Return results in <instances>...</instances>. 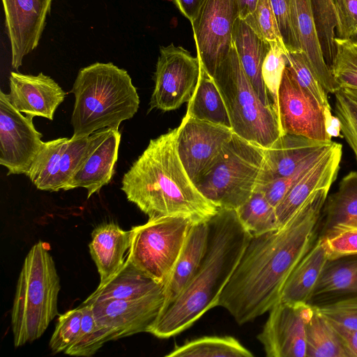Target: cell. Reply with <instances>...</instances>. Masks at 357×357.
Instances as JSON below:
<instances>
[{"instance_id": "6da1fadb", "label": "cell", "mask_w": 357, "mask_h": 357, "mask_svg": "<svg viewBox=\"0 0 357 357\" xmlns=\"http://www.w3.org/2000/svg\"><path fill=\"white\" fill-rule=\"evenodd\" d=\"M329 190L317 192L282 227L252 236L218 302L238 324L253 321L280 301L290 273L319 237Z\"/></svg>"}, {"instance_id": "7a4b0ae2", "label": "cell", "mask_w": 357, "mask_h": 357, "mask_svg": "<svg viewBox=\"0 0 357 357\" xmlns=\"http://www.w3.org/2000/svg\"><path fill=\"white\" fill-rule=\"evenodd\" d=\"M177 128L151 139L124 174L121 190L149 219L183 216L208 221L218 208L197 189L176 147Z\"/></svg>"}, {"instance_id": "3957f363", "label": "cell", "mask_w": 357, "mask_h": 357, "mask_svg": "<svg viewBox=\"0 0 357 357\" xmlns=\"http://www.w3.org/2000/svg\"><path fill=\"white\" fill-rule=\"evenodd\" d=\"M208 223V247L198 270L149 330L148 333L158 338L181 333L207 311L218 306L220 295L252 238L236 210L218 208Z\"/></svg>"}, {"instance_id": "277c9868", "label": "cell", "mask_w": 357, "mask_h": 357, "mask_svg": "<svg viewBox=\"0 0 357 357\" xmlns=\"http://www.w3.org/2000/svg\"><path fill=\"white\" fill-rule=\"evenodd\" d=\"M73 137H88L105 128H119L132 119L139 97L128 72L112 63L96 62L78 72L72 89Z\"/></svg>"}, {"instance_id": "5b68a950", "label": "cell", "mask_w": 357, "mask_h": 357, "mask_svg": "<svg viewBox=\"0 0 357 357\" xmlns=\"http://www.w3.org/2000/svg\"><path fill=\"white\" fill-rule=\"evenodd\" d=\"M60 279L49 249L43 241L26 256L17 280L11 310L15 347L42 336L58 315Z\"/></svg>"}, {"instance_id": "8992f818", "label": "cell", "mask_w": 357, "mask_h": 357, "mask_svg": "<svg viewBox=\"0 0 357 357\" xmlns=\"http://www.w3.org/2000/svg\"><path fill=\"white\" fill-rule=\"evenodd\" d=\"M213 78L225 103L233 132L264 149L272 146L282 135L277 114L261 100L234 45Z\"/></svg>"}, {"instance_id": "52a82bcc", "label": "cell", "mask_w": 357, "mask_h": 357, "mask_svg": "<svg viewBox=\"0 0 357 357\" xmlns=\"http://www.w3.org/2000/svg\"><path fill=\"white\" fill-rule=\"evenodd\" d=\"M264 158V148L233 133L195 185L218 208L236 210L256 190Z\"/></svg>"}, {"instance_id": "ba28073f", "label": "cell", "mask_w": 357, "mask_h": 357, "mask_svg": "<svg viewBox=\"0 0 357 357\" xmlns=\"http://www.w3.org/2000/svg\"><path fill=\"white\" fill-rule=\"evenodd\" d=\"M195 222L187 217L163 216L132 227L128 259L142 272L165 284Z\"/></svg>"}, {"instance_id": "9c48e42d", "label": "cell", "mask_w": 357, "mask_h": 357, "mask_svg": "<svg viewBox=\"0 0 357 357\" xmlns=\"http://www.w3.org/2000/svg\"><path fill=\"white\" fill-rule=\"evenodd\" d=\"M199 76V60L181 46L172 43L160 48L155 72V86L150 110H175L188 102Z\"/></svg>"}, {"instance_id": "30bf717a", "label": "cell", "mask_w": 357, "mask_h": 357, "mask_svg": "<svg viewBox=\"0 0 357 357\" xmlns=\"http://www.w3.org/2000/svg\"><path fill=\"white\" fill-rule=\"evenodd\" d=\"M238 17L237 0H206L191 22L197 56L211 77L233 46V28Z\"/></svg>"}, {"instance_id": "8fae6325", "label": "cell", "mask_w": 357, "mask_h": 357, "mask_svg": "<svg viewBox=\"0 0 357 357\" xmlns=\"http://www.w3.org/2000/svg\"><path fill=\"white\" fill-rule=\"evenodd\" d=\"M42 137L33 118L17 111L1 91L0 165L7 168V175L27 174L43 146Z\"/></svg>"}, {"instance_id": "7c38bea8", "label": "cell", "mask_w": 357, "mask_h": 357, "mask_svg": "<svg viewBox=\"0 0 357 357\" xmlns=\"http://www.w3.org/2000/svg\"><path fill=\"white\" fill-rule=\"evenodd\" d=\"M324 109L314 97L300 86L286 66L276 112L282 135L289 133L317 141H332L326 132Z\"/></svg>"}, {"instance_id": "4fadbf2b", "label": "cell", "mask_w": 357, "mask_h": 357, "mask_svg": "<svg viewBox=\"0 0 357 357\" xmlns=\"http://www.w3.org/2000/svg\"><path fill=\"white\" fill-rule=\"evenodd\" d=\"M164 301L163 289L137 299L103 300L90 305L97 324L111 341L148 333L158 317Z\"/></svg>"}, {"instance_id": "5bb4252c", "label": "cell", "mask_w": 357, "mask_h": 357, "mask_svg": "<svg viewBox=\"0 0 357 357\" xmlns=\"http://www.w3.org/2000/svg\"><path fill=\"white\" fill-rule=\"evenodd\" d=\"M268 316L257 339L267 357H306L305 321L313 312L307 303L279 301Z\"/></svg>"}, {"instance_id": "9a60e30c", "label": "cell", "mask_w": 357, "mask_h": 357, "mask_svg": "<svg viewBox=\"0 0 357 357\" xmlns=\"http://www.w3.org/2000/svg\"><path fill=\"white\" fill-rule=\"evenodd\" d=\"M233 133L231 128L184 116L177 128L176 147L195 184L218 158Z\"/></svg>"}, {"instance_id": "2e32d148", "label": "cell", "mask_w": 357, "mask_h": 357, "mask_svg": "<svg viewBox=\"0 0 357 357\" xmlns=\"http://www.w3.org/2000/svg\"><path fill=\"white\" fill-rule=\"evenodd\" d=\"M89 137L45 142L26 176L38 190H64L86 151Z\"/></svg>"}, {"instance_id": "e0dca14e", "label": "cell", "mask_w": 357, "mask_h": 357, "mask_svg": "<svg viewBox=\"0 0 357 357\" xmlns=\"http://www.w3.org/2000/svg\"><path fill=\"white\" fill-rule=\"evenodd\" d=\"M121 135L119 128H105L89 137V143L64 190L84 188L87 198L99 192L113 178Z\"/></svg>"}, {"instance_id": "ac0fdd59", "label": "cell", "mask_w": 357, "mask_h": 357, "mask_svg": "<svg viewBox=\"0 0 357 357\" xmlns=\"http://www.w3.org/2000/svg\"><path fill=\"white\" fill-rule=\"evenodd\" d=\"M53 0H2L11 47V64L18 69L38 45Z\"/></svg>"}, {"instance_id": "d6986e66", "label": "cell", "mask_w": 357, "mask_h": 357, "mask_svg": "<svg viewBox=\"0 0 357 357\" xmlns=\"http://www.w3.org/2000/svg\"><path fill=\"white\" fill-rule=\"evenodd\" d=\"M12 105L20 112L32 118L42 116L53 120L54 112L66 97V92L50 77L11 72L9 77Z\"/></svg>"}, {"instance_id": "ffe728a7", "label": "cell", "mask_w": 357, "mask_h": 357, "mask_svg": "<svg viewBox=\"0 0 357 357\" xmlns=\"http://www.w3.org/2000/svg\"><path fill=\"white\" fill-rule=\"evenodd\" d=\"M342 147V144L333 142L321 158L299 178L276 206L280 228L317 192L331 188L340 169Z\"/></svg>"}, {"instance_id": "44dd1931", "label": "cell", "mask_w": 357, "mask_h": 357, "mask_svg": "<svg viewBox=\"0 0 357 357\" xmlns=\"http://www.w3.org/2000/svg\"><path fill=\"white\" fill-rule=\"evenodd\" d=\"M332 143L289 133L281 135L272 146L264 149V162L257 188L275 178L292 175Z\"/></svg>"}, {"instance_id": "7402d4cb", "label": "cell", "mask_w": 357, "mask_h": 357, "mask_svg": "<svg viewBox=\"0 0 357 357\" xmlns=\"http://www.w3.org/2000/svg\"><path fill=\"white\" fill-rule=\"evenodd\" d=\"M131 229L123 230L114 222L103 223L91 234L90 255L100 275V287L122 268L129 254Z\"/></svg>"}, {"instance_id": "603a6c76", "label": "cell", "mask_w": 357, "mask_h": 357, "mask_svg": "<svg viewBox=\"0 0 357 357\" xmlns=\"http://www.w3.org/2000/svg\"><path fill=\"white\" fill-rule=\"evenodd\" d=\"M291 20L301 51L327 93L341 89L326 63L319 42L310 0H291Z\"/></svg>"}, {"instance_id": "cb8c5ba5", "label": "cell", "mask_w": 357, "mask_h": 357, "mask_svg": "<svg viewBox=\"0 0 357 357\" xmlns=\"http://www.w3.org/2000/svg\"><path fill=\"white\" fill-rule=\"evenodd\" d=\"M208 236V221L196 222L191 226L176 264L164 284L162 310L181 294L196 273L206 252Z\"/></svg>"}, {"instance_id": "d4e9b609", "label": "cell", "mask_w": 357, "mask_h": 357, "mask_svg": "<svg viewBox=\"0 0 357 357\" xmlns=\"http://www.w3.org/2000/svg\"><path fill=\"white\" fill-rule=\"evenodd\" d=\"M232 40L243 70L261 100L274 109L261 75L262 64L270 44L259 38L241 17L235 21Z\"/></svg>"}, {"instance_id": "484cf974", "label": "cell", "mask_w": 357, "mask_h": 357, "mask_svg": "<svg viewBox=\"0 0 357 357\" xmlns=\"http://www.w3.org/2000/svg\"><path fill=\"white\" fill-rule=\"evenodd\" d=\"M357 295V255L328 259L307 301L319 305Z\"/></svg>"}, {"instance_id": "4316f807", "label": "cell", "mask_w": 357, "mask_h": 357, "mask_svg": "<svg viewBox=\"0 0 357 357\" xmlns=\"http://www.w3.org/2000/svg\"><path fill=\"white\" fill-rule=\"evenodd\" d=\"M163 289V284L142 272L127 257L123 266L115 276L103 286L98 287L82 304L109 299H137Z\"/></svg>"}, {"instance_id": "83f0119b", "label": "cell", "mask_w": 357, "mask_h": 357, "mask_svg": "<svg viewBox=\"0 0 357 357\" xmlns=\"http://www.w3.org/2000/svg\"><path fill=\"white\" fill-rule=\"evenodd\" d=\"M327 260L323 241L318 237L286 280L280 301L289 303H307Z\"/></svg>"}, {"instance_id": "f1b7e54d", "label": "cell", "mask_w": 357, "mask_h": 357, "mask_svg": "<svg viewBox=\"0 0 357 357\" xmlns=\"http://www.w3.org/2000/svg\"><path fill=\"white\" fill-rule=\"evenodd\" d=\"M185 116L231 129L222 96L213 77L200 62L199 79L188 102Z\"/></svg>"}, {"instance_id": "f546056e", "label": "cell", "mask_w": 357, "mask_h": 357, "mask_svg": "<svg viewBox=\"0 0 357 357\" xmlns=\"http://www.w3.org/2000/svg\"><path fill=\"white\" fill-rule=\"evenodd\" d=\"M357 221V172L342 178L337 191L326 200L321 215L319 236L333 226Z\"/></svg>"}, {"instance_id": "4dcf8cb0", "label": "cell", "mask_w": 357, "mask_h": 357, "mask_svg": "<svg viewBox=\"0 0 357 357\" xmlns=\"http://www.w3.org/2000/svg\"><path fill=\"white\" fill-rule=\"evenodd\" d=\"M313 308L305 321L306 357H349L333 326Z\"/></svg>"}, {"instance_id": "1f68e13d", "label": "cell", "mask_w": 357, "mask_h": 357, "mask_svg": "<svg viewBox=\"0 0 357 357\" xmlns=\"http://www.w3.org/2000/svg\"><path fill=\"white\" fill-rule=\"evenodd\" d=\"M166 357H252L253 354L231 336H205L176 346Z\"/></svg>"}, {"instance_id": "d6a6232c", "label": "cell", "mask_w": 357, "mask_h": 357, "mask_svg": "<svg viewBox=\"0 0 357 357\" xmlns=\"http://www.w3.org/2000/svg\"><path fill=\"white\" fill-rule=\"evenodd\" d=\"M236 211L242 225L252 236L280 229L275 208L260 190L256 189L250 199Z\"/></svg>"}, {"instance_id": "836d02e7", "label": "cell", "mask_w": 357, "mask_h": 357, "mask_svg": "<svg viewBox=\"0 0 357 357\" xmlns=\"http://www.w3.org/2000/svg\"><path fill=\"white\" fill-rule=\"evenodd\" d=\"M310 2L323 56L331 69L335 55L336 19L333 0H310Z\"/></svg>"}, {"instance_id": "e575fe53", "label": "cell", "mask_w": 357, "mask_h": 357, "mask_svg": "<svg viewBox=\"0 0 357 357\" xmlns=\"http://www.w3.org/2000/svg\"><path fill=\"white\" fill-rule=\"evenodd\" d=\"M81 307L82 317L78 336L64 353L70 356L89 357L109 340L106 332L97 324L91 305L82 303Z\"/></svg>"}, {"instance_id": "d590c367", "label": "cell", "mask_w": 357, "mask_h": 357, "mask_svg": "<svg viewBox=\"0 0 357 357\" xmlns=\"http://www.w3.org/2000/svg\"><path fill=\"white\" fill-rule=\"evenodd\" d=\"M287 68L300 84L309 92L324 109H331L327 92L312 69L305 54L302 51L287 52Z\"/></svg>"}, {"instance_id": "8d00e7d4", "label": "cell", "mask_w": 357, "mask_h": 357, "mask_svg": "<svg viewBox=\"0 0 357 357\" xmlns=\"http://www.w3.org/2000/svg\"><path fill=\"white\" fill-rule=\"evenodd\" d=\"M332 74L342 88L357 89V42L335 37Z\"/></svg>"}, {"instance_id": "74e56055", "label": "cell", "mask_w": 357, "mask_h": 357, "mask_svg": "<svg viewBox=\"0 0 357 357\" xmlns=\"http://www.w3.org/2000/svg\"><path fill=\"white\" fill-rule=\"evenodd\" d=\"M269 44L270 47L261 67V75L276 112L278 92L283 73L287 66L286 54L288 52L285 47L275 42Z\"/></svg>"}, {"instance_id": "f35d334b", "label": "cell", "mask_w": 357, "mask_h": 357, "mask_svg": "<svg viewBox=\"0 0 357 357\" xmlns=\"http://www.w3.org/2000/svg\"><path fill=\"white\" fill-rule=\"evenodd\" d=\"M321 238L328 259L357 255V221L333 226Z\"/></svg>"}, {"instance_id": "ab89813d", "label": "cell", "mask_w": 357, "mask_h": 357, "mask_svg": "<svg viewBox=\"0 0 357 357\" xmlns=\"http://www.w3.org/2000/svg\"><path fill=\"white\" fill-rule=\"evenodd\" d=\"M243 20L262 40L285 47L270 0H258L255 10Z\"/></svg>"}, {"instance_id": "60d3db41", "label": "cell", "mask_w": 357, "mask_h": 357, "mask_svg": "<svg viewBox=\"0 0 357 357\" xmlns=\"http://www.w3.org/2000/svg\"><path fill=\"white\" fill-rule=\"evenodd\" d=\"M312 306L330 322L357 330V295L341 297Z\"/></svg>"}, {"instance_id": "b9f144b4", "label": "cell", "mask_w": 357, "mask_h": 357, "mask_svg": "<svg viewBox=\"0 0 357 357\" xmlns=\"http://www.w3.org/2000/svg\"><path fill=\"white\" fill-rule=\"evenodd\" d=\"M81 305L61 314L50 341V347L55 353L65 352L76 340L82 323Z\"/></svg>"}, {"instance_id": "7bdbcfd3", "label": "cell", "mask_w": 357, "mask_h": 357, "mask_svg": "<svg viewBox=\"0 0 357 357\" xmlns=\"http://www.w3.org/2000/svg\"><path fill=\"white\" fill-rule=\"evenodd\" d=\"M335 112L341 132L353 150L357 161V103L340 89L335 93Z\"/></svg>"}, {"instance_id": "ee69618b", "label": "cell", "mask_w": 357, "mask_h": 357, "mask_svg": "<svg viewBox=\"0 0 357 357\" xmlns=\"http://www.w3.org/2000/svg\"><path fill=\"white\" fill-rule=\"evenodd\" d=\"M329 148L311 158L292 175L275 178L256 189L260 190L268 202L276 208L291 187L321 158Z\"/></svg>"}, {"instance_id": "f6af8a7d", "label": "cell", "mask_w": 357, "mask_h": 357, "mask_svg": "<svg viewBox=\"0 0 357 357\" xmlns=\"http://www.w3.org/2000/svg\"><path fill=\"white\" fill-rule=\"evenodd\" d=\"M287 52L301 51L291 20V0H270Z\"/></svg>"}, {"instance_id": "bcb514c9", "label": "cell", "mask_w": 357, "mask_h": 357, "mask_svg": "<svg viewBox=\"0 0 357 357\" xmlns=\"http://www.w3.org/2000/svg\"><path fill=\"white\" fill-rule=\"evenodd\" d=\"M330 323L340 337L349 357H357V330L349 329L338 324Z\"/></svg>"}, {"instance_id": "7dc6e473", "label": "cell", "mask_w": 357, "mask_h": 357, "mask_svg": "<svg viewBox=\"0 0 357 357\" xmlns=\"http://www.w3.org/2000/svg\"><path fill=\"white\" fill-rule=\"evenodd\" d=\"M179 11L192 22L197 17L206 0H172Z\"/></svg>"}, {"instance_id": "c3c4849f", "label": "cell", "mask_w": 357, "mask_h": 357, "mask_svg": "<svg viewBox=\"0 0 357 357\" xmlns=\"http://www.w3.org/2000/svg\"><path fill=\"white\" fill-rule=\"evenodd\" d=\"M326 129L328 135L332 138L339 137L341 132L340 121L337 116H333L331 109H324Z\"/></svg>"}, {"instance_id": "681fc988", "label": "cell", "mask_w": 357, "mask_h": 357, "mask_svg": "<svg viewBox=\"0 0 357 357\" xmlns=\"http://www.w3.org/2000/svg\"><path fill=\"white\" fill-rule=\"evenodd\" d=\"M239 8V17L244 19L255 8L258 0H237Z\"/></svg>"}, {"instance_id": "f907efd6", "label": "cell", "mask_w": 357, "mask_h": 357, "mask_svg": "<svg viewBox=\"0 0 357 357\" xmlns=\"http://www.w3.org/2000/svg\"><path fill=\"white\" fill-rule=\"evenodd\" d=\"M341 89L349 98L357 103V89L342 88Z\"/></svg>"}]
</instances>
